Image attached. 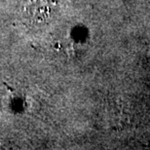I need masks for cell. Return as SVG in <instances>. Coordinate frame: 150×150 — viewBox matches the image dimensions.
Returning a JSON list of instances; mask_svg holds the SVG:
<instances>
[{
    "label": "cell",
    "instance_id": "1",
    "mask_svg": "<svg viewBox=\"0 0 150 150\" xmlns=\"http://www.w3.org/2000/svg\"><path fill=\"white\" fill-rule=\"evenodd\" d=\"M57 11L56 0H25L22 6L23 19L34 26L47 25L54 19Z\"/></svg>",
    "mask_w": 150,
    "mask_h": 150
}]
</instances>
